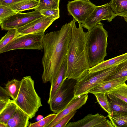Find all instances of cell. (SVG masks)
Returning <instances> with one entry per match:
<instances>
[{"instance_id":"obj_3","label":"cell","mask_w":127,"mask_h":127,"mask_svg":"<svg viewBox=\"0 0 127 127\" xmlns=\"http://www.w3.org/2000/svg\"><path fill=\"white\" fill-rule=\"evenodd\" d=\"M87 42L88 61L90 67L104 61L106 56L108 32L103 25H95L88 30Z\"/></svg>"},{"instance_id":"obj_5","label":"cell","mask_w":127,"mask_h":127,"mask_svg":"<svg viewBox=\"0 0 127 127\" xmlns=\"http://www.w3.org/2000/svg\"><path fill=\"white\" fill-rule=\"evenodd\" d=\"M117 65L98 71L90 72L88 70L77 80L74 89V97L88 94L92 90L105 81L114 71Z\"/></svg>"},{"instance_id":"obj_15","label":"cell","mask_w":127,"mask_h":127,"mask_svg":"<svg viewBox=\"0 0 127 127\" xmlns=\"http://www.w3.org/2000/svg\"><path fill=\"white\" fill-rule=\"evenodd\" d=\"M29 116L18 107L11 118L7 122V127H27L30 123Z\"/></svg>"},{"instance_id":"obj_7","label":"cell","mask_w":127,"mask_h":127,"mask_svg":"<svg viewBox=\"0 0 127 127\" xmlns=\"http://www.w3.org/2000/svg\"><path fill=\"white\" fill-rule=\"evenodd\" d=\"M77 80L65 79L54 96L48 103L54 113L63 110L74 97V89Z\"/></svg>"},{"instance_id":"obj_29","label":"cell","mask_w":127,"mask_h":127,"mask_svg":"<svg viewBox=\"0 0 127 127\" xmlns=\"http://www.w3.org/2000/svg\"><path fill=\"white\" fill-rule=\"evenodd\" d=\"M18 12L13 9L11 5H0V24Z\"/></svg>"},{"instance_id":"obj_30","label":"cell","mask_w":127,"mask_h":127,"mask_svg":"<svg viewBox=\"0 0 127 127\" xmlns=\"http://www.w3.org/2000/svg\"><path fill=\"white\" fill-rule=\"evenodd\" d=\"M57 115L55 113L49 114L41 120L33 123H30L29 127H48Z\"/></svg>"},{"instance_id":"obj_19","label":"cell","mask_w":127,"mask_h":127,"mask_svg":"<svg viewBox=\"0 0 127 127\" xmlns=\"http://www.w3.org/2000/svg\"><path fill=\"white\" fill-rule=\"evenodd\" d=\"M39 1L37 0H25L11 4L15 11L20 12L23 11L34 9L37 8Z\"/></svg>"},{"instance_id":"obj_8","label":"cell","mask_w":127,"mask_h":127,"mask_svg":"<svg viewBox=\"0 0 127 127\" xmlns=\"http://www.w3.org/2000/svg\"><path fill=\"white\" fill-rule=\"evenodd\" d=\"M67 6L69 14L76 21L82 23L89 17L96 6L89 0H86L69 1Z\"/></svg>"},{"instance_id":"obj_10","label":"cell","mask_w":127,"mask_h":127,"mask_svg":"<svg viewBox=\"0 0 127 127\" xmlns=\"http://www.w3.org/2000/svg\"><path fill=\"white\" fill-rule=\"evenodd\" d=\"M43 16L37 10L25 13L18 12L0 23L1 27L2 30L6 31L16 28Z\"/></svg>"},{"instance_id":"obj_32","label":"cell","mask_w":127,"mask_h":127,"mask_svg":"<svg viewBox=\"0 0 127 127\" xmlns=\"http://www.w3.org/2000/svg\"><path fill=\"white\" fill-rule=\"evenodd\" d=\"M76 112V110L72 112L61 119L53 127H65L69 121L73 117Z\"/></svg>"},{"instance_id":"obj_14","label":"cell","mask_w":127,"mask_h":127,"mask_svg":"<svg viewBox=\"0 0 127 127\" xmlns=\"http://www.w3.org/2000/svg\"><path fill=\"white\" fill-rule=\"evenodd\" d=\"M127 77L119 78L104 81L98 86L90 92L94 94L97 93H107L120 85L125 83Z\"/></svg>"},{"instance_id":"obj_9","label":"cell","mask_w":127,"mask_h":127,"mask_svg":"<svg viewBox=\"0 0 127 127\" xmlns=\"http://www.w3.org/2000/svg\"><path fill=\"white\" fill-rule=\"evenodd\" d=\"M117 16L109 3L96 6L89 17L82 24L83 27L89 30L96 25H103L101 21L106 20L110 22Z\"/></svg>"},{"instance_id":"obj_20","label":"cell","mask_w":127,"mask_h":127,"mask_svg":"<svg viewBox=\"0 0 127 127\" xmlns=\"http://www.w3.org/2000/svg\"><path fill=\"white\" fill-rule=\"evenodd\" d=\"M127 77V58L117 65L114 71L105 81Z\"/></svg>"},{"instance_id":"obj_12","label":"cell","mask_w":127,"mask_h":127,"mask_svg":"<svg viewBox=\"0 0 127 127\" xmlns=\"http://www.w3.org/2000/svg\"><path fill=\"white\" fill-rule=\"evenodd\" d=\"M57 19L53 16H43L16 29L18 33L20 34H24L45 32Z\"/></svg>"},{"instance_id":"obj_37","label":"cell","mask_w":127,"mask_h":127,"mask_svg":"<svg viewBox=\"0 0 127 127\" xmlns=\"http://www.w3.org/2000/svg\"><path fill=\"white\" fill-rule=\"evenodd\" d=\"M125 20L127 22V16L124 17Z\"/></svg>"},{"instance_id":"obj_23","label":"cell","mask_w":127,"mask_h":127,"mask_svg":"<svg viewBox=\"0 0 127 127\" xmlns=\"http://www.w3.org/2000/svg\"><path fill=\"white\" fill-rule=\"evenodd\" d=\"M21 83V81L14 78L8 81L5 85V90L10 97L13 100H15L17 97Z\"/></svg>"},{"instance_id":"obj_18","label":"cell","mask_w":127,"mask_h":127,"mask_svg":"<svg viewBox=\"0 0 127 127\" xmlns=\"http://www.w3.org/2000/svg\"><path fill=\"white\" fill-rule=\"evenodd\" d=\"M107 116L113 127H127V113L111 111Z\"/></svg>"},{"instance_id":"obj_6","label":"cell","mask_w":127,"mask_h":127,"mask_svg":"<svg viewBox=\"0 0 127 127\" xmlns=\"http://www.w3.org/2000/svg\"><path fill=\"white\" fill-rule=\"evenodd\" d=\"M44 34V32L20 34L0 50V53L19 49L42 50Z\"/></svg>"},{"instance_id":"obj_16","label":"cell","mask_w":127,"mask_h":127,"mask_svg":"<svg viewBox=\"0 0 127 127\" xmlns=\"http://www.w3.org/2000/svg\"><path fill=\"white\" fill-rule=\"evenodd\" d=\"M67 68V56L64 60L61 68L59 72L55 82L51 86L49 97L47 102L48 103L66 79L65 75Z\"/></svg>"},{"instance_id":"obj_31","label":"cell","mask_w":127,"mask_h":127,"mask_svg":"<svg viewBox=\"0 0 127 127\" xmlns=\"http://www.w3.org/2000/svg\"><path fill=\"white\" fill-rule=\"evenodd\" d=\"M5 88L0 87V113L5 108L11 100Z\"/></svg>"},{"instance_id":"obj_38","label":"cell","mask_w":127,"mask_h":127,"mask_svg":"<svg viewBox=\"0 0 127 127\" xmlns=\"http://www.w3.org/2000/svg\"></svg>"},{"instance_id":"obj_28","label":"cell","mask_w":127,"mask_h":127,"mask_svg":"<svg viewBox=\"0 0 127 127\" xmlns=\"http://www.w3.org/2000/svg\"><path fill=\"white\" fill-rule=\"evenodd\" d=\"M6 33L0 40V50L6 46L9 43L20 34L16 28L8 30Z\"/></svg>"},{"instance_id":"obj_13","label":"cell","mask_w":127,"mask_h":127,"mask_svg":"<svg viewBox=\"0 0 127 127\" xmlns=\"http://www.w3.org/2000/svg\"><path fill=\"white\" fill-rule=\"evenodd\" d=\"M88 98V94L74 97L67 106L57 115L48 127H53L63 118L71 112L80 108L86 103Z\"/></svg>"},{"instance_id":"obj_34","label":"cell","mask_w":127,"mask_h":127,"mask_svg":"<svg viewBox=\"0 0 127 127\" xmlns=\"http://www.w3.org/2000/svg\"><path fill=\"white\" fill-rule=\"evenodd\" d=\"M25 0H0V5H6Z\"/></svg>"},{"instance_id":"obj_33","label":"cell","mask_w":127,"mask_h":127,"mask_svg":"<svg viewBox=\"0 0 127 127\" xmlns=\"http://www.w3.org/2000/svg\"><path fill=\"white\" fill-rule=\"evenodd\" d=\"M39 12L43 16L47 17L53 16L57 19L60 17L59 9H42Z\"/></svg>"},{"instance_id":"obj_22","label":"cell","mask_w":127,"mask_h":127,"mask_svg":"<svg viewBox=\"0 0 127 127\" xmlns=\"http://www.w3.org/2000/svg\"><path fill=\"white\" fill-rule=\"evenodd\" d=\"M109 3L117 16H127V0H112Z\"/></svg>"},{"instance_id":"obj_2","label":"cell","mask_w":127,"mask_h":127,"mask_svg":"<svg viewBox=\"0 0 127 127\" xmlns=\"http://www.w3.org/2000/svg\"><path fill=\"white\" fill-rule=\"evenodd\" d=\"M75 20L70 22L71 35L67 52V68L65 78L77 80L90 68L88 61L87 42L88 32H85L83 26L78 23L76 27Z\"/></svg>"},{"instance_id":"obj_35","label":"cell","mask_w":127,"mask_h":127,"mask_svg":"<svg viewBox=\"0 0 127 127\" xmlns=\"http://www.w3.org/2000/svg\"><path fill=\"white\" fill-rule=\"evenodd\" d=\"M43 118V117L42 115H39L37 116L36 118V119L38 121L41 120Z\"/></svg>"},{"instance_id":"obj_27","label":"cell","mask_w":127,"mask_h":127,"mask_svg":"<svg viewBox=\"0 0 127 127\" xmlns=\"http://www.w3.org/2000/svg\"><path fill=\"white\" fill-rule=\"evenodd\" d=\"M95 96L97 102L101 107L108 114H110L111 112V105L109 101L106 94L97 93L94 94Z\"/></svg>"},{"instance_id":"obj_17","label":"cell","mask_w":127,"mask_h":127,"mask_svg":"<svg viewBox=\"0 0 127 127\" xmlns=\"http://www.w3.org/2000/svg\"><path fill=\"white\" fill-rule=\"evenodd\" d=\"M127 58V52L111 59L104 61L95 66L90 68L89 71L93 72L109 67L119 64Z\"/></svg>"},{"instance_id":"obj_25","label":"cell","mask_w":127,"mask_h":127,"mask_svg":"<svg viewBox=\"0 0 127 127\" xmlns=\"http://www.w3.org/2000/svg\"><path fill=\"white\" fill-rule=\"evenodd\" d=\"M106 94L118 98L127 103V84L125 83L111 91Z\"/></svg>"},{"instance_id":"obj_21","label":"cell","mask_w":127,"mask_h":127,"mask_svg":"<svg viewBox=\"0 0 127 127\" xmlns=\"http://www.w3.org/2000/svg\"><path fill=\"white\" fill-rule=\"evenodd\" d=\"M17 108L14 101L11 100L0 113V122L7 125V122L16 112Z\"/></svg>"},{"instance_id":"obj_26","label":"cell","mask_w":127,"mask_h":127,"mask_svg":"<svg viewBox=\"0 0 127 127\" xmlns=\"http://www.w3.org/2000/svg\"><path fill=\"white\" fill-rule=\"evenodd\" d=\"M60 0H39L37 8L35 10L39 11L42 9H59Z\"/></svg>"},{"instance_id":"obj_24","label":"cell","mask_w":127,"mask_h":127,"mask_svg":"<svg viewBox=\"0 0 127 127\" xmlns=\"http://www.w3.org/2000/svg\"><path fill=\"white\" fill-rule=\"evenodd\" d=\"M110 100L111 111L127 113V103L118 98L106 94Z\"/></svg>"},{"instance_id":"obj_11","label":"cell","mask_w":127,"mask_h":127,"mask_svg":"<svg viewBox=\"0 0 127 127\" xmlns=\"http://www.w3.org/2000/svg\"><path fill=\"white\" fill-rule=\"evenodd\" d=\"M113 127L107 117L97 113L89 114L77 121L68 123L65 127Z\"/></svg>"},{"instance_id":"obj_36","label":"cell","mask_w":127,"mask_h":127,"mask_svg":"<svg viewBox=\"0 0 127 127\" xmlns=\"http://www.w3.org/2000/svg\"><path fill=\"white\" fill-rule=\"evenodd\" d=\"M0 127H7V126L6 124L0 122Z\"/></svg>"},{"instance_id":"obj_1","label":"cell","mask_w":127,"mask_h":127,"mask_svg":"<svg viewBox=\"0 0 127 127\" xmlns=\"http://www.w3.org/2000/svg\"><path fill=\"white\" fill-rule=\"evenodd\" d=\"M70 22L58 31L44 34L43 40L44 52L42 63L43 82H49L52 86L55 82L62 64L67 57L71 35Z\"/></svg>"},{"instance_id":"obj_4","label":"cell","mask_w":127,"mask_h":127,"mask_svg":"<svg viewBox=\"0 0 127 127\" xmlns=\"http://www.w3.org/2000/svg\"><path fill=\"white\" fill-rule=\"evenodd\" d=\"M20 90L14 100L17 107L26 114L31 119L34 117L42 106L41 98L34 88V82L30 76L24 77L21 80Z\"/></svg>"}]
</instances>
